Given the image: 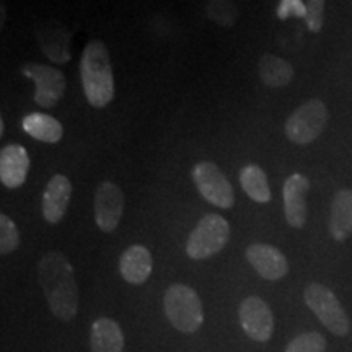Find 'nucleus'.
<instances>
[{"mask_svg":"<svg viewBox=\"0 0 352 352\" xmlns=\"http://www.w3.org/2000/svg\"><path fill=\"white\" fill-rule=\"evenodd\" d=\"M240 324L250 340L267 342L274 333V316L270 305L259 297H246L239 308Z\"/></svg>","mask_w":352,"mask_h":352,"instance_id":"1a4fd4ad","label":"nucleus"},{"mask_svg":"<svg viewBox=\"0 0 352 352\" xmlns=\"http://www.w3.org/2000/svg\"><path fill=\"white\" fill-rule=\"evenodd\" d=\"M36 41L43 54L54 64H65L70 60V33L57 20H44L34 26Z\"/></svg>","mask_w":352,"mask_h":352,"instance_id":"9b49d317","label":"nucleus"},{"mask_svg":"<svg viewBox=\"0 0 352 352\" xmlns=\"http://www.w3.org/2000/svg\"><path fill=\"white\" fill-rule=\"evenodd\" d=\"M21 74L32 78L36 85L34 101H36L38 107L51 109L63 100L67 83H65L64 74L59 69L43 64H26L21 69Z\"/></svg>","mask_w":352,"mask_h":352,"instance_id":"6e6552de","label":"nucleus"},{"mask_svg":"<svg viewBox=\"0 0 352 352\" xmlns=\"http://www.w3.org/2000/svg\"><path fill=\"white\" fill-rule=\"evenodd\" d=\"M240 183L250 199L256 201L259 204H267L271 201V188L267 183V176L259 165H245L240 171Z\"/></svg>","mask_w":352,"mask_h":352,"instance_id":"412c9836","label":"nucleus"},{"mask_svg":"<svg viewBox=\"0 0 352 352\" xmlns=\"http://www.w3.org/2000/svg\"><path fill=\"white\" fill-rule=\"evenodd\" d=\"M95 222L101 232L111 233L118 228L124 212V195L111 182H103L95 191Z\"/></svg>","mask_w":352,"mask_h":352,"instance_id":"9d476101","label":"nucleus"},{"mask_svg":"<svg viewBox=\"0 0 352 352\" xmlns=\"http://www.w3.org/2000/svg\"><path fill=\"white\" fill-rule=\"evenodd\" d=\"M328 124L327 104L318 98L308 100L285 121V135L290 142L305 145L318 139Z\"/></svg>","mask_w":352,"mask_h":352,"instance_id":"423d86ee","label":"nucleus"},{"mask_svg":"<svg viewBox=\"0 0 352 352\" xmlns=\"http://www.w3.org/2000/svg\"><path fill=\"white\" fill-rule=\"evenodd\" d=\"M21 127L33 139L46 144L60 142L64 135L63 124L46 113H30L21 121Z\"/></svg>","mask_w":352,"mask_h":352,"instance_id":"6ab92c4d","label":"nucleus"},{"mask_svg":"<svg viewBox=\"0 0 352 352\" xmlns=\"http://www.w3.org/2000/svg\"><path fill=\"white\" fill-rule=\"evenodd\" d=\"M246 259L253 270L266 280H279L287 276V258L276 246L266 243H253L246 248Z\"/></svg>","mask_w":352,"mask_h":352,"instance_id":"f8f14e48","label":"nucleus"},{"mask_svg":"<svg viewBox=\"0 0 352 352\" xmlns=\"http://www.w3.org/2000/svg\"><path fill=\"white\" fill-rule=\"evenodd\" d=\"M30 157L23 145L10 144L0 152V182L8 189H16L26 182Z\"/></svg>","mask_w":352,"mask_h":352,"instance_id":"2eb2a0df","label":"nucleus"},{"mask_svg":"<svg viewBox=\"0 0 352 352\" xmlns=\"http://www.w3.org/2000/svg\"><path fill=\"white\" fill-rule=\"evenodd\" d=\"M259 77L263 83L271 88L287 87L294 78V67L283 57L264 54L258 64Z\"/></svg>","mask_w":352,"mask_h":352,"instance_id":"aec40b11","label":"nucleus"},{"mask_svg":"<svg viewBox=\"0 0 352 352\" xmlns=\"http://www.w3.org/2000/svg\"><path fill=\"white\" fill-rule=\"evenodd\" d=\"M310 189V182L300 173L290 175L284 183V214L287 223L294 228H302L307 222L305 196Z\"/></svg>","mask_w":352,"mask_h":352,"instance_id":"ddd939ff","label":"nucleus"},{"mask_svg":"<svg viewBox=\"0 0 352 352\" xmlns=\"http://www.w3.org/2000/svg\"><path fill=\"white\" fill-rule=\"evenodd\" d=\"M38 280L52 315L60 321H72L78 311V285L74 267L64 253L50 252L39 259Z\"/></svg>","mask_w":352,"mask_h":352,"instance_id":"f257e3e1","label":"nucleus"},{"mask_svg":"<svg viewBox=\"0 0 352 352\" xmlns=\"http://www.w3.org/2000/svg\"><path fill=\"white\" fill-rule=\"evenodd\" d=\"M20 246V232L8 215H0V253L6 256Z\"/></svg>","mask_w":352,"mask_h":352,"instance_id":"b1692460","label":"nucleus"},{"mask_svg":"<svg viewBox=\"0 0 352 352\" xmlns=\"http://www.w3.org/2000/svg\"><path fill=\"white\" fill-rule=\"evenodd\" d=\"M91 352H122L124 334L116 321L111 318H98L90 329Z\"/></svg>","mask_w":352,"mask_h":352,"instance_id":"a211bd4d","label":"nucleus"},{"mask_svg":"<svg viewBox=\"0 0 352 352\" xmlns=\"http://www.w3.org/2000/svg\"><path fill=\"white\" fill-rule=\"evenodd\" d=\"M191 175L197 191L206 201L220 209L233 208L235 192L217 165L212 162H199L195 165Z\"/></svg>","mask_w":352,"mask_h":352,"instance_id":"0eeeda50","label":"nucleus"},{"mask_svg":"<svg viewBox=\"0 0 352 352\" xmlns=\"http://www.w3.org/2000/svg\"><path fill=\"white\" fill-rule=\"evenodd\" d=\"M80 77L83 94L94 108H104L114 98L113 65L108 47L100 39H91L82 52Z\"/></svg>","mask_w":352,"mask_h":352,"instance_id":"f03ea898","label":"nucleus"},{"mask_svg":"<svg viewBox=\"0 0 352 352\" xmlns=\"http://www.w3.org/2000/svg\"><path fill=\"white\" fill-rule=\"evenodd\" d=\"M70 197H72V183L69 182L67 176H52L43 192V217L46 219V222L56 226L64 219Z\"/></svg>","mask_w":352,"mask_h":352,"instance_id":"4468645a","label":"nucleus"},{"mask_svg":"<svg viewBox=\"0 0 352 352\" xmlns=\"http://www.w3.org/2000/svg\"><path fill=\"white\" fill-rule=\"evenodd\" d=\"M303 298H305L307 307L314 311L316 318L324 324V328L328 331L336 334V336H346V334H349V316L346 315L344 308H342L341 302L338 300V297L334 296L331 289H328L327 285L314 283L307 285Z\"/></svg>","mask_w":352,"mask_h":352,"instance_id":"39448f33","label":"nucleus"},{"mask_svg":"<svg viewBox=\"0 0 352 352\" xmlns=\"http://www.w3.org/2000/svg\"><path fill=\"white\" fill-rule=\"evenodd\" d=\"M307 6L302 0H280L277 7V16L280 20H287L290 16L296 19H305Z\"/></svg>","mask_w":352,"mask_h":352,"instance_id":"a878e982","label":"nucleus"},{"mask_svg":"<svg viewBox=\"0 0 352 352\" xmlns=\"http://www.w3.org/2000/svg\"><path fill=\"white\" fill-rule=\"evenodd\" d=\"M230 240V226L222 215L208 214L199 220L195 230L189 233L186 253L191 259H208L219 252Z\"/></svg>","mask_w":352,"mask_h":352,"instance_id":"20e7f679","label":"nucleus"},{"mask_svg":"<svg viewBox=\"0 0 352 352\" xmlns=\"http://www.w3.org/2000/svg\"><path fill=\"white\" fill-rule=\"evenodd\" d=\"M328 228L336 241H346L352 235V189H340L334 195Z\"/></svg>","mask_w":352,"mask_h":352,"instance_id":"f3484780","label":"nucleus"},{"mask_svg":"<svg viewBox=\"0 0 352 352\" xmlns=\"http://www.w3.org/2000/svg\"><path fill=\"white\" fill-rule=\"evenodd\" d=\"M3 131H6V124H3V120L0 121V134L3 135Z\"/></svg>","mask_w":352,"mask_h":352,"instance_id":"bb28decb","label":"nucleus"},{"mask_svg":"<svg viewBox=\"0 0 352 352\" xmlns=\"http://www.w3.org/2000/svg\"><path fill=\"white\" fill-rule=\"evenodd\" d=\"M324 0H308L305 23L311 33H318L323 28Z\"/></svg>","mask_w":352,"mask_h":352,"instance_id":"393cba45","label":"nucleus"},{"mask_svg":"<svg viewBox=\"0 0 352 352\" xmlns=\"http://www.w3.org/2000/svg\"><path fill=\"white\" fill-rule=\"evenodd\" d=\"M164 308L171 327L182 333H196L204 323L202 302L196 290L189 285H170L164 298Z\"/></svg>","mask_w":352,"mask_h":352,"instance_id":"7ed1b4c3","label":"nucleus"},{"mask_svg":"<svg viewBox=\"0 0 352 352\" xmlns=\"http://www.w3.org/2000/svg\"><path fill=\"white\" fill-rule=\"evenodd\" d=\"M327 351V340L323 334L316 331L302 333L294 338L285 347L284 352H324Z\"/></svg>","mask_w":352,"mask_h":352,"instance_id":"5701e85b","label":"nucleus"},{"mask_svg":"<svg viewBox=\"0 0 352 352\" xmlns=\"http://www.w3.org/2000/svg\"><path fill=\"white\" fill-rule=\"evenodd\" d=\"M152 254L144 245H132L121 254L120 272L122 279L132 285H140L152 274Z\"/></svg>","mask_w":352,"mask_h":352,"instance_id":"dca6fc26","label":"nucleus"},{"mask_svg":"<svg viewBox=\"0 0 352 352\" xmlns=\"http://www.w3.org/2000/svg\"><path fill=\"white\" fill-rule=\"evenodd\" d=\"M239 6L235 0H209L206 3V15L215 25L230 28L239 20Z\"/></svg>","mask_w":352,"mask_h":352,"instance_id":"4be33fe9","label":"nucleus"}]
</instances>
